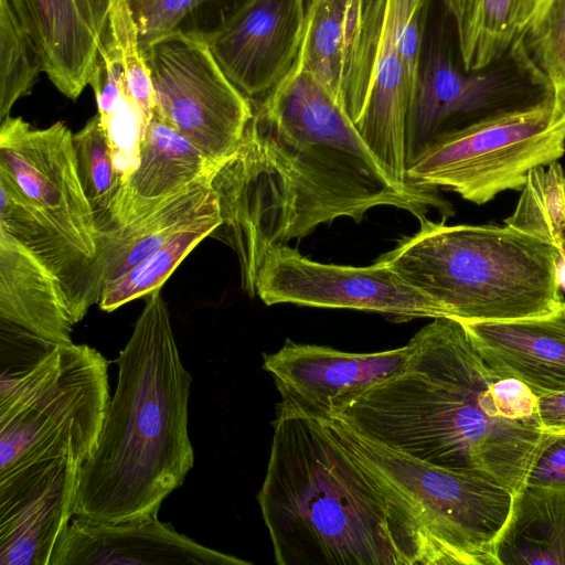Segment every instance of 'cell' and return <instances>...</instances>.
I'll return each instance as SVG.
<instances>
[{
    "mask_svg": "<svg viewBox=\"0 0 565 565\" xmlns=\"http://www.w3.org/2000/svg\"><path fill=\"white\" fill-rule=\"evenodd\" d=\"M431 0H385L370 92L356 128L373 149L398 151L406 121Z\"/></svg>",
    "mask_w": 565,
    "mask_h": 565,
    "instance_id": "9a60e30c",
    "label": "cell"
},
{
    "mask_svg": "<svg viewBox=\"0 0 565 565\" xmlns=\"http://www.w3.org/2000/svg\"><path fill=\"white\" fill-rule=\"evenodd\" d=\"M73 148L78 180L100 235L102 257L104 239L119 228L118 214L124 183L115 169L108 138L98 114L73 134Z\"/></svg>",
    "mask_w": 565,
    "mask_h": 565,
    "instance_id": "83f0119b",
    "label": "cell"
},
{
    "mask_svg": "<svg viewBox=\"0 0 565 565\" xmlns=\"http://www.w3.org/2000/svg\"><path fill=\"white\" fill-rule=\"evenodd\" d=\"M51 565H250L203 546L157 518L99 523L73 516Z\"/></svg>",
    "mask_w": 565,
    "mask_h": 565,
    "instance_id": "e0dca14e",
    "label": "cell"
},
{
    "mask_svg": "<svg viewBox=\"0 0 565 565\" xmlns=\"http://www.w3.org/2000/svg\"><path fill=\"white\" fill-rule=\"evenodd\" d=\"M420 220V228L379 259L460 322L540 317L565 301L562 254L547 241L511 225H448Z\"/></svg>",
    "mask_w": 565,
    "mask_h": 565,
    "instance_id": "5b68a950",
    "label": "cell"
},
{
    "mask_svg": "<svg viewBox=\"0 0 565 565\" xmlns=\"http://www.w3.org/2000/svg\"><path fill=\"white\" fill-rule=\"evenodd\" d=\"M43 73L29 35L6 0H0V121L14 104L29 95Z\"/></svg>",
    "mask_w": 565,
    "mask_h": 565,
    "instance_id": "1f68e13d",
    "label": "cell"
},
{
    "mask_svg": "<svg viewBox=\"0 0 565 565\" xmlns=\"http://www.w3.org/2000/svg\"><path fill=\"white\" fill-rule=\"evenodd\" d=\"M409 354L408 343L387 351L353 353L286 340L275 353L264 354L263 367L282 398L323 417L337 401L397 373Z\"/></svg>",
    "mask_w": 565,
    "mask_h": 565,
    "instance_id": "2e32d148",
    "label": "cell"
},
{
    "mask_svg": "<svg viewBox=\"0 0 565 565\" xmlns=\"http://www.w3.org/2000/svg\"><path fill=\"white\" fill-rule=\"evenodd\" d=\"M0 122V173L105 280L100 235L78 180L72 131L63 121L34 128L10 115Z\"/></svg>",
    "mask_w": 565,
    "mask_h": 565,
    "instance_id": "7c38bea8",
    "label": "cell"
},
{
    "mask_svg": "<svg viewBox=\"0 0 565 565\" xmlns=\"http://www.w3.org/2000/svg\"><path fill=\"white\" fill-rule=\"evenodd\" d=\"M539 418L546 434H565V391L539 397Z\"/></svg>",
    "mask_w": 565,
    "mask_h": 565,
    "instance_id": "d590c367",
    "label": "cell"
},
{
    "mask_svg": "<svg viewBox=\"0 0 565 565\" xmlns=\"http://www.w3.org/2000/svg\"><path fill=\"white\" fill-rule=\"evenodd\" d=\"M250 104L237 149L211 179L222 223L210 235L235 252L250 297L267 252L319 225L339 217L359 223L381 205L406 210L419 221L430 207L447 216L452 212L435 189L401 184L338 97L311 73L295 66Z\"/></svg>",
    "mask_w": 565,
    "mask_h": 565,
    "instance_id": "6da1fadb",
    "label": "cell"
},
{
    "mask_svg": "<svg viewBox=\"0 0 565 565\" xmlns=\"http://www.w3.org/2000/svg\"><path fill=\"white\" fill-rule=\"evenodd\" d=\"M514 212L504 224L556 246L565 258V171L558 161L527 174Z\"/></svg>",
    "mask_w": 565,
    "mask_h": 565,
    "instance_id": "4dcf8cb0",
    "label": "cell"
},
{
    "mask_svg": "<svg viewBox=\"0 0 565 565\" xmlns=\"http://www.w3.org/2000/svg\"><path fill=\"white\" fill-rule=\"evenodd\" d=\"M536 2H539L540 0H535Z\"/></svg>",
    "mask_w": 565,
    "mask_h": 565,
    "instance_id": "8d00e7d4",
    "label": "cell"
},
{
    "mask_svg": "<svg viewBox=\"0 0 565 565\" xmlns=\"http://www.w3.org/2000/svg\"><path fill=\"white\" fill-rule=\"evenodd\" d=\"M466 71L489 66L524 34L535 0H440Z\"/></svg>",
    "mask_w": 565,
    "mask_h": 565,
    "instance_id": "484cf974",
    "label": "cell"
},
{
    "mask_svg": "<svg viewBox=\"0 0 565 565\" xmlns=\"http://www.w3.org/2000/svg\"><path fill=\"white\" fill-rule=\"evenodd\" d=\"M220 164L154 114L147 127L139 166L124 185L119 228L213 175Z\"/></svg>",
    "mask_w": 565,
    "mask_h": 565,
    "instance_id": "7402d4cb",
    "label": "cell"
},
{
    "mask_svg": "<svg viewBox=\"0 0 565 565\" xmlns=\"http://www.w3.org/2000/svg\"><path fill=\"white\" fill-rule=\"evenodd\" d=\"M93 456L82 466L73 508L99 523L158 516L194 465L188 431L192 376L184 367L160 289L146 297L126 347Z\"/></svg>",
    "mask_w": 565,
    "mask_h": 565,
    "instance_id": "277c9868",
    "label": "cell"
},
{
    "mask_svg": "<svg viewBox=\"0 0 565 565\" xmlns=\"http://www.w3.org/2000/svg\"><path fill=\"white\" fill-rule=\"evenodd\" d=\"M141 51L153 86L154 114L213 161L228 159L253 109L250 100L225 75L209 43L171 34Z\"/></svg>",
    "mask_w": 565,
    "mask_h": 565,
    "instance_id": "30bf717a",
    "label": "cell"
},
{
    "mask_svg": "<svg viewBox=\"0 0 565 565\" xmlns=\"http://www.w3.org/2000/svg\"><path fill=\"white\" fill-rule=\"evenodd\" d=\"M258 492L278 565H429L423 532L319 418L287 398Z\"/></svg>",
    "mask_w": 565,
    "mask_h": 565,
    "instance_id": "3957f363",
    "label": "cell"
},
{
    "mask_svg": "<svg viewBox=\"0 0 565 565\" xmlns=\"http://www.w3.org/2000/svg\"><path fill=\"white\" fill-rule=\"evenodd\" d=\"M73 323L53 277L0 231V327L71 345Z\"/></svg>",
    "mask_w": 565,
    "mask_h": 565,
    "instance_id": "603a6c76",
    "label": "cell"
},
{
    "mask_svg": "<svg viewBox=\"0 0 565 565\" xmlns=\"http://www.w3.org/2000/svg\"><path fill=\"white\" fill-rule=\"evenodd\" d=\"M108 361L86 344L62 347L58 374L0 415V478L36 462L93 456L110 403Z\"/></svg>",
    "mask_w": 565,
    "mask_h": 565,
    "instance_id": "9c48e42d",
    "label": "cell"
},
{
    "mask_svg": "<svg viewBox=\"0 0 565 565\" xmlns=\"http://www.w3.org/2000/svg\"><path fill=\"white\" fill-rule=\"evenodd\" d=\"M494 554L497 565H565V487L515 493Z\"/></svg>",
    "mask_w": 565,
    "mask_h": 565,
    "instance_id": "cb8c5ba5",
    "label": "cell"
},
{
    "mask_svg": "<svg viewBox=\"0 0 565 565\" xmlns=\"http://www.w3.org/2000/svg\"><path fill=\"white\" fill-rule=\"evenodd\" d=\"M554 97L553 88L520 36L487 67L455 62L444 21L420 58L406 121V162L444 134Z\"/></svg>",
    "mask_w": 565,
    "mask_h": 565,
    "instance_id": "ba28073f",
    "label": "cell"
},
{
    "mask_svg": "<svg viewBox=\"0 0 565 565\" xmlns=\"http://www.w3.org/2000/svg\"><path fill=\"white\" fill-rule=\"evenodd\" d=\"M484 361L536 396L565 391V301L551 313L499 322H461Z\"/></svg>",
    "mask_w": 565,
    "mask_h": 565,
    "instance_id": "ffe728a7",
    "label": "cell"
},
{
    "mask_svg": "<svg viewBox=\"0 0 565 565\" xmlns=\"http://www.w3.org/2000/svg\"><path fill=\"white\" fill-rule=\"evenodd\" d=\"M211 179L212 175L199 181L109 234L102 247L104 286L162 246L189 222L220 212L217 194Z\"/></svg>",
    "mask_w": 565,
    "mask_h": 565,
    "instance_id": "d4e9b609",
    "label": "cell"
},
{
    "mask_svg": "<svg viewBox=\"0 0 565 565\" xmlns=\"http://www.w3.org/2000/svg\"><path fill=\"white\" fill-rule=\"evenodd\" d=\"M565 153V109L554 97L441 135L407 164V181L484 204L521 190L533 169Z\"/></svg>",
    "mask_w": 565,
    "mask_h": 565,
    "instance_id": "52a82bcc",
    "label": "cell"
},
{
    "mask_svg": "<svg viewBox=\"0 0 565 565\" xmlns=\"http://www.w3.org/2000/svg\"><path fill=\"white\" fill-rule=\"evenodd\" d=\"M316 417V416H315ZM339 446L419 525L429 565H497L495 543L514 494L500 483L416 459L328 415L317 417Z\"/></svg>",
    "mask_w": 565,
    "mask_h": 565,
    "instance_id": "8992f818",
    "label": "cell"
},
{
    "mask_svg": "<svg viewBox=\"0 0 565 565\" xmlns=\"http://www.w3.org/2000/svg\"><path fill=\"white\" fill-rule=\"evenodd\" d=\"M255 296L267 306L353 309L399 321L447 317L434 299L380 259L362 267L323 264L287 244L274 246L265 255L256 277Z\"/></svg>",
    "mask_w": 565,
    "mask_h": 565,
    "instance_id": "8fae6325",
    "label": "cell"
},
{
    "mask_svg": "<svg viewBox=\"0 0 565 565\" xmlns=\"http://www.w3.org/2000/svg\"><path fill=\"white\" fill-rule=\"evenodd\" d=\"M0 231L28 252L55 280L73 324L98 305L103 276L0 173Z\"/></svg>",
    "mask_w": 565,
    "mask_h": 565,
    "instance_id": "44dd1931",
    "label": "cell"
},
{
    "mask_svg": "<svg viewBox=\"0 0 565 565\" xmlns=\"http://www.w3.org/2000/svg\"><path fill=\"white\" fill-rule=\"evenodd\" d=\"M525 486L565 487V434H546Z\"/></svg>",
    "mask_w": 565,
    "mask_h": 565,
    "instance_id": "e575fe53",
    "label": "cell"
},
{
    "mask_svg": "<svg viewBox=\"0 0 565 565\" xmlns=\"http://www.w3.org/2000/svg\"><path fill=\"white\" fill-rule=\"evenodd\" d=\"M61 363L62 345L0 327V415L34 396L58 374Z\"/></svg>",
    "mask_w": 565,
    "mask_h": 565,
    "instance_id": "f1b7e54d",
    "label": "cell"
},
{
    "mask_svg": "<svg viewBox=\"0 0 565 565\" xmlns=\"http://www.w3.org/2000/svg\"><path fill=\"white\" fill-rule=\"evenodd\" d=\"M526 46L565 109V0H540L524 32Z\"/></svg>",
    "mask_w": 565,
    "mask_h": 565,
    "instance_id": "d6a6232c",
    "label": "cell"
},
{
    "mask_svg": "<svg viewBox=\"0 0 565 565\" xmlns=\"http://www.w3.org/2000/svg\"><path fill=\"white\" fill-rule=\"evenodd\" d=\"M142 50L154 40L182 34L210 41L250 0H127Z\"/></svg>",
    "mask_w": 565,
    "mask_h": 565,
    "instance_id": "4316f807",
    "label": "cell"
},
{
    "mask_svg": "<svg viewBox=\"0 0 565 565\" xmlns=\"http://www.w3.org/2000/svg\"><path fill=\"white\" fill-rule=\"evenodd\" d=\"M29 35L43 73L67 98L88 85L114 0H6Z\"/></svg>",
    "mask_w": 565,
    "mask_h": 565,
    "instance_id": "ac0fdd59",
    "label": "cell"
},
{
    "mask_svg": "<svg viewBox=\"0 0 565 565\" xmlns=\"http://www.w3.org/2000/svg\"><path fill=\"white\" fill-rule=\"evenodd\" d=\"M306 15V0H250L207 43L228 79L249 100L259 99L295 68Z\"/></svg>",
    "mask_w": 565,
    "mask_h": 565,
    "instance_id": "5bb4252c",
    "label": "cell"
},
{
    "mask_svg": "<svg viewBox=\"0 0 565 565\" xmlns=\"http://www.w3.org/2000/svg\"><path fill=\"white\" fill-rule=\"evenodd\" d=\"M100 118V117H99ZM108 138L115 169L125 185L138 168L149 120L131 93H127L111 114L100 118Z\"/></svg>",
    "mask_w": 565,
    "mask_h": 565,
    "instance_id": "836d02e7",
    "label": "cell"
},
{
    "mask_svg": "<svg viewBox=\"0 0 565 565\" xmlns=\"http://www.w3.org/2000/svg\"><path fill=\"white\" fill-rule=\"evenodd\" d=\"M364 0H309L296 66L321 81L356 124L362 115L374 63L367 52Z\"/></svg>",
    "mask_w": 565,
    "mask_h": 565,
    "instance_id": "d6986e66",
    "label": "cell"
},
{
    "mask_svg": "<svg viewBox=\"0 0 565 565\" xmlns=\"http://www.w3.org/2000/svg\"><path fill=\"white\" fill-rule=\"evenodd\" d=\"M81 468L66 457L0 478V565H51L74 516Z\"/></svg>",
    "mask_w": 565,
    "mask_h": 565,
    "instance_id": "4fadbf2b",
    "label": "cell"
},
{
    "mask_svg": "<svg viewBox=\"0 0 565 565\" xmlns=\"http://www.w3.org/2000/svg\"><path fill=\"white\" fill-rule=\"evenodd\" d=\"M408 344L402 370L337 401L329 415L416 459L518 493L546 437L539 396L499 375L456 319H433Z\"/></svg>",
    "mask_w": 565,
    "mask_h": 565,
    "instance_id": "7a4b0ae2",
    "label": "cell"
},
{
    "mask_svg": "<svg viewBox=\"0 0 565 565\" xmlns=\"http://www.w3.org/2000/svg\"><path fill=\"white\" fill-rule=\"evenodd\" d=\"M222 223L220 212L200 216L178 230L162 246L122 276L104 286L99 308L111 312L160 289L188 254Z\"/></svg>",
    "mask_w": 565,
    "mask_h": 565,
    "instance_id": "f546056e",
    "label": "cell"
}]
</instances>
